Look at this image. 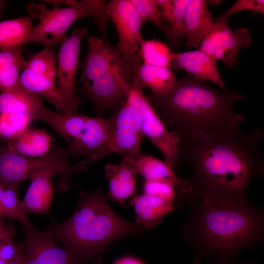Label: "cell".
I'll return each instance as SVG.
<instances>
[{
    "mask_svg": "<svg viewBox=\"0 0 264 264\" xmlns=\"http://www.w3.org/2000/svg\"><path fill=\"white\" fill-rule=\"evenodd\" d=\"M264 135L263 128L248 132L239 129L180 141L179 166L181 163L191 169L193 199L250 204L249 184L264 173L259 148Z\"/></svg>",
    "mask_w": 264,
    "mask_h": 264,
    "instance_id": "obj_1",
    "label": "cell"
},
{
    "mask_svg": "<svg viewBox=\"0 0 264 264\" xmlns=\"http://www.w3.org/2000/svg\"><path fill=\"white\" fill-rule=\"evenodd\" d=\"M148 99L167 129L185 140L218 131L240 129L245 118L235 111L245 96L237 90L220 92L189 74L166 93Z\"/></svg>",
    "mask_w": 264,
    "mask_h": 264,
    "instance_id": "obj_2",
    "label": "cell"
},
{
    "mask_svg": "<svg viewBox=\"0 0 264 264\" xmlns=\"http://www.w3.org/2000/svg\"><path fill=\"white\" fill-rule=\"evenodd\" d=\"M187 221L181 226L184 240L193 248L196 260L208 255L234 261L245 248L263 238L264 212L251 204L194 199Z\"/></svg>",
    "mask_w": 264,
    "mask_h": 264,
    "instance_id": "obj_3",
    "label": "cell"
},
{
    "mask_svg": "<svg viewBox=\"0 0 264 264\" xmlns=\"http://www.w3.org/2000/svg\"><path fill=\"white\" fill-rule=\"evenodd\" d=\"M46 229L80 262L100 264L101 255L118 239L131 235L141 236L145 230L135 221L117 215L107 202L102 189L81 191L71 216L62 223Z\"/></svg>",
    "mask_w": 264,
    "mask_h": 264,
    "instance_id": "obj_4",
    "label": "cell"
},
{
    "mask_svg": "<svg viewBox=\"0 0 264 264\" xmlns=\"http://www.w3.org/2000/svg\"><path fill=\"white\" fill-rule=\"evenodd\" d=\"M82 65L81 90L94 104L98 117L114 112L127 101L140 65L125 59L107 38L90 37Z\"/></svg>",
    "mask_w": 264,
    "mask_h": 264,
    "instance_id": "obj_5",
    "label": "cell"
},
{
    "mask_svg": "<svg viewBox=\"0 0 264 264\" xmlns=\"http://www.w3.org/2000/svg\"><path fill=\"white\" fill-rule=\"evenodd\" d=\"M65 148L60 147L52 138L51 148L45 155L27 157L9 149L7 142L0 144V182L5 187L20 184L37 173L48 170L57 177L55 188L59 192L68 189L71 176L82 172L68 160Z\"/></svg>",
    "mask_w": 264,
    "mask_h": 264,
    "instance_id": "obj_6",
    "label": "cell"
},
{
    "mask_svg": "<svg viewBox=\"0 0 264 264\" xmlns=\"http://www.w3.org/2000/svg\"><path fill=\"white\" fill-rule=\"evenodd\" d=\"M112 135L109 142L93 155L75 164L83 171L87 166L113 153L124 154L133 160L141 155L144 137L138 112L128 97L126 103L116 111Z\"/></svg>",
    "mask_w": 264,
    "mask_h": 264,
    "instance_id": "obj_7",
    "label": "cell"
},
{
    "mask_svg": "<svg viewBox=\"0 0 264 264\" xmlns=\"http://www.w3.org/2000/svg\"><path fill=\"white\" fill-rule=\"evenodd\" d=\"M29 15L39 19L23 46L33 43L44 46L58 47L67 38V30L80 18L91 15V10L85 0L75 5L60 8L54 5L51 9L44 5L31 3L27 7Z\"/></svg>",
    "mask_w": 264,
    "mask_h": 264,
    "instance_id": "obj_8",
    "label": "cell"
},
{
    "mask_svg": "<svg viewBox=\"0 0 264 264\" xmlns=\"http://www.w3.org/2000/svg\"><path fill=\"white\" fill-rule=\"evenodd\" d=\"M143 87L137 70L129 97L138 112L143 136L147 137L161 152L164 162L174 170L179 167L180 140L167 129L149 102Z\"/></svg>",
    "mask_w": 264,
    "mask_h": 264,
    "instance_id": "obj_9",
    "label": "cell"
},
{
    "mask_svg": "<svg viewBox=\"0 0 264 264\" xmlns=\"http://www.w3.org/2000/svg\"><path fill=\"white\" fill-rule=\"evenodd\" d=\"M107 12L118 36L116 48L127 60L140 65L143 23L134 6L128 0H111L107 4Z\"/></svg>",
    "mask_w": 264,
    "mask_h": 264,
    "instance_id": "obj_10",
    "label": "cell"
},
{
    "mask_svg": "<svg viewBox=\"0 0 264 264\" xmlns=\"http://www.w3.org/2000/svg\"><path fill=\"white\" fill-rule=\"evenodd\" d=\"M88 34L86 28L74 29L61 44L57 66V89L67 112L76 111L81 101L75 93V77L82 40Z\"/></svg>",
    "mask_w": 264,
    "mask_h": 264,
    "instance_id": "obj_11",
    "label": "cell"
},
{
    "mask_svg": "<svg viewBox=\"0 0 264 264\" xmlns=\"http://www.w3.org/2000/svg\"><path fill=\"white\" fill-rule=\"evenodd\" d=\"M24 238V264H84L61 247L46 229L40 231L33 225H22Z\"/></svg>",
    "mask_w": 264,
    "mask_h": 264,
    "instance_id": "obj_12",
    "label": "cell"
},
{
    "mask_svg": "<svg viewBox=\"0 0 264 264\" xmlns=\"http://www.w3.org/2000/svg\"><path fill=\"white\" fill-rule=\"evenodd\" d=\"M114 115L108 118L88 116L78 139L65 148L68 156L89 157L104 147L112 135Z\"/></svg>",
    "mask_w": 264,
    "mask_h": 264,
    "instance_id": "obj_13",
    "label": "cell"
},
{
    "mask_svg": "<svg viewBox=\"0 0 264 264\" xmlns=\"http://www.w3.org/2000/svg\"><path fill=\"white\" fill-rule=\"evenodd\" d=\"M121 155L122 159L130 163L145 180L169 182L175 186L182 200L190 198L192 192L189 180L179 177L174 170L165 162L149 154H141L136 160L124 154Z\"/></svg>",
    "mask_w": 264,
    "mask_h": 264,
    "instance_id": "obj_14",
    "label": "cell"
},
{
    "mask_svg": "<svg viewBox=\"0 0 264 264\" xmlns=\"http://www.w3.org/2000/svg\"><path fill=\"white\" fill-rule=\"evenodd\" d=\"M217 61L200 49L173 53L171 66L183 69L196 78L209 81L228 91L218 70Z\"/></svg>",
    "mask_w": 264,
    "mask_h": 264,
    "instance_id": "obj_15",
    "label": "cell"
},
{
    "mask_svg": "<svg viewBox=\"0 0 264 264\" xmlns=\"http://www.w3.org/2000/svg\"><path fill=\"white\" fill-rule=\"evenodd\" d=\"M49 111L44 107L43 97L26 89L19 80L0 94V113L23 112L32 120L44 121Z\"/></svg>",
    "mask_w": 264,
    "mask_h": 264,
    "instance_id": "obj_16",
    "label": "cell"
},
{
    "mask_svg": "<svg viewBox=\"0 0 264 264\" xmlns=\"http://www.w3.org/2000/svg\"><path fill=\"white\" fill-rule=\"evenodd\" d=\"M105 174L109 187L107 197L125 207L127 200L135 193L137 172L130 163L122 159L118 164H107Z\"/></svg>",
    "mask_w": 264,
    "mask_h": 264,
    "instance_id": "obj_17",
    "label": "cell"
},
{
    "mask_svg": "<svg viewBox=\"0 0 264 264\" xmlns=\"http://www.w3.org/2000/svg\"><path fill=\"white\" fill-rule=\"evenodd\" d=\"M54 174L48 170L40 171L31 177L30 184L21 200L26 215L34 213L48 215L53 198L52 177Z\"/></svg>",
    "mask_w": 264,
    "mask_h": 264,
    "instance_id": "obj_18",
    "label": "cell"
},
{
    "mask_svg": "<svg viewBox=\"0 0 264 264\" xmlns=\"http://www.w3.org/2000/svg\"><path fill=\"white\" fill-rule=\"evenodd\" d=\"M135 214V222L144 229L159 225L163 217L175 210L177 206L154 196L145 194L134 197L131 201Z\"/></svg>",
    "mask_w": 264,
    "mask_h": 264,
    "instance_id": "obj_19",
    "label": "cell"
},
{
    "mask_svg": "<svg viewBox=\"0 0 264 264\" xmlns=\"http://www.w3.org/2000/svg\"><path fill=\"white\" fill-rule=\"evenodd\" d=\"M213 22L206 0H189L185 17L186 46H198Z\"/></svg>",
    "mask_w": 264,
    "mask_h": 264,
    "instance_id": "obj_20",
    "label": "cell"
},
{
    "mask_svg": "<svg viewBox=\"0 0 264 264\" xmlns=\"http://www.w3.org/2000/svg\"><path fill=\"white\" fill-rule=\"evenodd\" d=\"M52 142V138L45 131L27 128L7 144L10 150L19 154L38 157L49 152Z\"/></svg>",
    "mask_w": 264,
    "mask_h": 264,
    "instance_id": "obj_21",
    "label": "cell"
},
{
    "mask_svg": "<svg viewBox=\"0 0 264 264\" xmlns=\"http://www.w3.org/2000/svg\"><path fill=\"white\" fill-rule=\"evenodd\" d=\"M56 81V79L38 74L27 68L22 70L19 78V82L24 88L41 97H45L59 112H67Z\"/></svg>",
    "mask_w": 264,
    "mask_h": 264,
    "instance_id": "obj_22",
    "label": "cell"
},
{
    "mask_svg": "<svg viewBox=\"0 0 264 264\" xmlns=\"http://www.w3.org/2000/svg\"><path fill=\"white\" fill-rule=\"evenodd\" d=\"M34 17H24L0 21V51L15 49L23 46L32 32Z\"/></svg>",
    "mask_w": 264,
    "mask_h": 264,
    "instance_id": "obj_23",
    "label": "cell"
},
{
    "mask_svg": "<svg viewBox=\"0 0 264 264\" xmlns=\"http://www.w3.org/2000/svg\"><path fill=\"white\" fill-rule=\"evenodd\" d=\"M252 43L250 32L245 28L232 31L217 48L213 58L221 61L228 68L239 63L238 53L242 48L249 47Z\"/></svg>",
    "mask_w": 264,
    "mask_h": 264,
    "instance_id": "obj_24",
    "label": "cell"
},
{
    "mask_svg": "<svg viewBox=\"0 0 264 264\" xmlns=\"http://www.w3.org/2000/svg\"><path fill=\"white\" fill-rule=\"evenodd\" d=\"M142 85L150 88L152 93L161 95L174 87L176 80L174 72L169 67L141 64L137 69Z\"/></svg>",
    "mask_w": 264,
    "mask_h": 264,
    "instance_id": "obj_25",
    "label": "cell"
},
{
    "mask_svg": "<svg viewBox=\"0 0 264 264\" xmlns=\"http://www.w3.org/2000/svg\"><path fill=\"white\" fill-rule=\"evenodd\" d=\"M21 47L0 51V90L5 91L19 80L20 72L26 67L27 60Z\"/></svg>",
    "mask_w": 264,
    "mask_h": 264,
    "instance_id": "obj_26",
    "label": "cell"
},
{
    "mask_svg": "<svg viewBox=\"0 0 264 264\" xmlns=\"http://www.w3.org/2000/svg\"><path fill=\"white\" fill-rule=\"evenodd\" d=\"M20 184L5 187L0 198V218H9L18 220L22 225H33L24 211L19 195Z\"/></svg>",
    "mask_w": 264,
    "mask_h": 264,
    "instance_id": "obj_27",
    "label": "cell"
},
{
    "mask_svg": "<svg viewBox=\"0 0 264 264\" xmlns=\"http://www.w3.org/2000/svg\"><path fill=\"white\" fill-rule=\"evenodd\" d=\"M140 56L143 64L170 67L173 52L168 45L155 39H143L140 47Z\"/></svg>",
    "mask_w": 264,
    "mask_h": 264,
    "instance_id": "obj_28",
    "label": "cell"
},
{
    "mask_svg": "<svg viewBox=\"0 0 264 264\" xmlns=\"http://www.w3.org/2000/svg\"><path fill=\"white\" fill-rule=\"evenodd\" d=\"M58 56L51 46H45L40 52L31 56L25 68L38 74L56 79Z\"/></svg>",
    "mask_w": 264,
    "mask_h": 264,
    "instance_id": "obj_29",
    "label": "cell"
},
{
    "mask_svg": "<svg viewBox=\"0 0 264 264\" xmlns=\"http://www.w3.org/2000/svg\"><path fill=\"white\" fill-rule=\"evenodd\" d=\"M32 120L23 112L0 113V136L10 140L20 135Z\"/></svg>",
    "mask_w": 264,
    "mask_h": 264,
    "instance_id": "obj_30",
    "label": "cell"
},
{
    "mask_svg": "<svg viewBox=\"0 0 264 264\" xmlns=\"http://www.w3.org/2000/svg\"><path fill=\"white\" fill-rule=\"evenodd\" d=\"M174 9L168 36L169 44L178 46L185 35V17L189 0H173Z\"/></svg>",
    "mask_w": 264,
    "mask_h": 264,
    "instance_id": "obj_31",
    "label": "cell"
},
{
    "mask_svg": "<svg viewBox=\"0 0 264 264\" xmlns=\"http://www.w3.org/2000/svg\"><path fill=\"white\" fill-rule=\"evenodd\" d=\"M232 31L227 22H213L203 37L199 49L213 58L218 46Z\"/></svg>",
    "mask_w": 264,
    "mask_h": 264,
    "instance_id": "obj_32",
    "label": "cell"
},
{
    "mask_svg": "<svg viewBox=\"0 0 264 264\" xmlns=\"http://www.w3.org/2000/svg\"><path fill=\"white\" fill-rule=\"evenodd\" d=\"M141 18L142 23L150 22L162 30L167 35L170 27L164 23L162 13L155 0H130Z\"/></svg>",
    "mask_w": 264,
    "mask_h": 264,
    "instance_id": "obj_33",
    "label": "cell"
},
{
    "mask_svg": "<svg viewBox=\"0 0 264 264\" xmlns=\"http://www.w3.org/2000/svg\"><path fill=\"white\" fill-rule=\"evenodd\" d=\"M143 191L144 194L160 198L173 204L182 200L175 186L167 181L145 180Z\"/></svg>",
    "mask_w": 264,
    "mask_h": 264,
    "instance_id": "obj_34",
    "label": "cell"
},
{
    "mask_svg": "<svg viewBox=\"0 0 264 264\" xmlns=\"http://www.w3.org/2000/svg\"><path fill=\"white\" fill-rule=\"evenodd\" d=\"M250 10L255 13L257 12L264 14V0H239L232 6L221 15L215 19L213 22H227L230 16L236 13Z\"/></svg>",
    "mask_w": 264,
    "mask_h": 264,
    "instance_id": "obj_35",
    "label": "cell"
},
{
    "mask_svg": "<svg viewBox=\"0 0 264 264\" xmlns=\"http://www.w3.org/2000/svg\"><path fill=\"white\" fill-rule=\"evenodd\" d=\"M91 10L92 15L98 23L102 33V38H107L106 28L109 20L107 12V3L105 0H85Z\"/></svg>",
    "mask_w": 264,
    "mask_h": 264,
    "instance_id": "obj_36",
    "label": "cell"
},
{
    "mask_svg": "<svg viewBox=\"0 0 264 264\" xmlns=\"http://www.w3.org/2000/svg\"><path fill=\"white\" fill-rule=\"evenodd\" d=\"M19 248V243L17 244L14 238L0 242V258L8 263L16 255Z\"/></svg>",
    "mask_w": 264,
    "mask_h": 264,
    "instance_id": "obj_37",
    "label": "cell"
},
{
    "mask_svg": "<svg viewBox=\"0 0 264 264\" xmlns=\"http://www.w3.org/2000/svg\"><path fill=\"white\" fill-rule=\"evenodd\" d=\"M163 19L165 20L171 21L174 5L173 0H155Z\"/></svg>",
    "mask_w": 264,
    "mask_h": 264,
    "instance_id": "obj_38",
    "label": "cell"
},
{
    "mask_svg": "<svg viewBox=\"0 0 264 264\" xmlns=\"http://www.w3.org/2000/svg\"><path fill=\"white\" fill-rule=\"evenodd\" d=\"M15 227L12 224L5 223L3 219L0 218V242L14 238Z\"/></svg>",
    "mask_w": 264,
    "mask_h": 264,
    "instance_id": "obj_39",
    "label": "cell"
},
{
    "mask_svg": "<svg viewBox=\"0 0 264 264\" xmlns=\"http://www.w3.org/2000/svg\"><path fill=\"white\" fill-rule=\"evenodd\" d=\"M25 256V246L23 242L19 243V248L16 256L7 264H24Z\"/></svg>",
    "mask_w": 264,
    "mask_h": 264,
    "instance_id": "obj_40",
    "label": "cell"
},
{
    "mask_svg": "<svg viewBox=\"0 0 264 264\" xmlns=\"http://www.w3.org/2000/svg\"><path fill=\"white\" fill-rule=\"evenodd\" d=\"M44 1L58 5L59 4H64L68 7L73 6L76 5L79 1L74 0H47Z\"/></svg>",
    "mask_w": 264,
    "mask_h": 264,
    "instance_id": "obj_41",
    "label": "cell"
},
{
    "mask_svg": "<svg viewBox=\"0 0 264 264\" xmlns=\"http://www.w3.org/2000/svg\"><path fill=\"white\" fill-rule=\"evenodd\" d=\"M192 264H202L201 261L198 260H194ZM210 264H236L233 262L230 263L229 261L220 260L219 259H213ZM247 264H257L256 262L253 260L251 262Z\"/></svg>",
    "mask_w": 264,
    "mask_h": 264,
    "instance_id": "obj_42",
    "label": "cell"
},
{
    "mask_svg": "<svg viewBox=\"0 0 264 264\" xmlns=\"http://www.w3.org/2000/svg\"><path fill=\"white\" fill-rule=\"evenodd\" d=\"M114 264H142L140 261L133 258L125 257L119 259Z\"/></svg>",
    "mask_w": 264,
    "mask_h": 264,
    "instance_id": "obj_43",
    "label": "cell"
},
{
    "mask_svg": "<svg viewBox=\"0 0 264 264\" xmlns=\"http://www.w3.org/2000/svg\"><path fill=\"white\" fill-rule=\"evenodd\" d=\"M207 4L208 5H210L212 6H216L218 5L221 0H206Z\"/></svg>",
    "mask_w": 264,
    "mask_h": 264,
    "instance_id": "obj_44",
    "label": "cell"
},
{
    "mask_svg": "<svg viewBox=\"0 0 264 264\" xmlns=\"http://www.w3.org/2000/svg\"><path fill=\"white\" fill-rule=\"evenodd\" d=\"M5 188V186L0 182V198L1 195V194Z\"/></svg>",
    "mask_w": 264,
    "mask_h": 264,
    "instance_id": "obj_45",
    "label": "cell"
},
{
    "mask_svg": "<svg viewBox=\"0 0 264 264\" xmlns=\"http://www.w3.org/2000/svg\"><path fill=\"white\" fill-rule=\"evenodd\" d=\"M2 3H3V1H1V0H0V9L1 7Z\"/></svg>",
    "mask_w": 264,
    "mask_h": 264,
    "instance_id": "obj_46",
    "label": "cell"
}]
</instances>
